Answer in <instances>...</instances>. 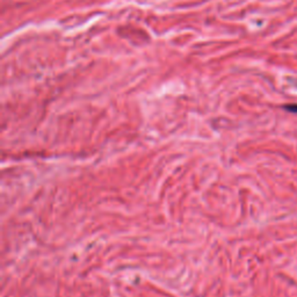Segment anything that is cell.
<instances>
[{"label":"cell","instance_id":"obj_1","mask_svg":"<svg viewBox=\"0 0 297 297\" xmlns=\"http://www.w3.org/2000/svg\"><path fill=\"white\" fill-rule=\"evenodd\" d=\"M286 109H288V111H290V112L296 113L297 112V106H287Z\"/></svg>","mask_w":297,"mask_h":297}]
</instances>
